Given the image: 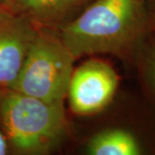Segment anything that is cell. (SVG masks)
Returning <instances> with one entry per match:
<instances>
[{
	"label": "cell",
	"mask_w": 155,
	"mask_h": 155,
	"mask_svg": "<svg viewBox=\"0 0 155 155\" xmlns=\"http://www.w3.org/2000/svg\"><path fill=\"white\" fill-rule=\"evenodd\" d=\"M8 151V141L5 134L0 129V155L6 154Z\"/></svg>",
	"instance_id": "30bf717a"
},
{
	"label": "cell",
	"mask_w": 155,
	"mask_h": 155,
	"mask_svg": "<svg viewBox=\"0 0 155 155\" xmlns=\"http://www.w3.org/2000/svg\"><path fill=\"white\" fill-rule=\"evenodd\" d=\"M83 0H10L15 14L35 27H53L67 18Z\"/></svg>",
	"instance_id": "8992f818"
},
{
	"label": "cell",
	"mask_w": 155,
	"mask_h": 155,
	"mask_svg": "<svg viewBox=\"0 0 155 155\" xmlns=\"http://www.w3.org/2000/svg\"><path fill=\"white\" fill-rule=\"evenodd\" d=\"M119 84L118 75L111 66L100 60H90L72 72L67 95L72 110L87 116L108 105Z\"/></svg>",
	"instance_id": "277c9868"
},
{
	"label": "cell",
	"mask_w": 155,
	"mask_h": 155,
	"mask_svg": "<svg viewBox=\"0 0 155 155\" xmlns=\"http://www.w3.org/2000/svg\"><path fill=\"white\" fill-rule=\"evenodd\" d=\"M0 124L7 140L17 149L48 150L65 131L63 102L49 103L12 89H0Z\"/></svg>",
	"instance_id": "7a4b0ae2"
},
{
	"label": "cell",
	"mask_w": 155,
	"mask_h": 155,
	"mask_svg": "<svg viewBox=\"0 0 155 155\" xmlns=\"http://www.w3.org/2000/svg\"><path fill=\"white\" fill-rule=\"evenodd\" d=\"M148 28L145 0H97L61 28L60 37L75 59L97 54L126 55Z\"/></svg>",
	"instance_id": "6da1fadb"
},
{
	"label": "cell",
	"mask_w": 155,
	"mask_h": 155,
	"mask_svg": "<svg viewBox=\"0 0 155 155\" xmlns=\"http://www.w3.org/2000/svg\"><path fill=\"white\" fill-rule=\"evenodd\" d=\"M74 60L60 35L37 29L20 72L10 89L49 103L63 102Z\"/></svg>",
	"instance_id": "3957f363"
},
{
	"label": "cell",
	"mask_w": 155,
	"mask_h": 155,
	"mask_svg": "<svg viewBox=\"0 0 155 155\" xmlns=\"http://www.w3.org/2000/svg\"><path fill=\"white\" fill-rule=\"evenodd\" d=\"M9 13H14L11 9L10 0H0V16Z\"/></svg>",
	"instance_id": "9c48e42d"
},
{
	"label": "cell",
	"mask_w": 155,
	"mask_h": 155,
	"mask_svg": "<svg viewBox=\"0 0 155 155\" xmlns=\"http://www.w3.org/2000/svg\"><path fill=\"white\" fill-rule=\"evenodd\" d=\"M145 55L144 67L146 78L155 97V42L148 48Z\"/></svg>",
	"instance_id": "ba28073f"
},
{
	"label": "cell",
	"mask_w": 155,
	"mask_h": 155,
	"mask_svg": "<svg viewBox=\"0 0 155 155\" xmlns=\"http://www.w3.org/2000/svg\"><path fill=\"white\" fill-rule=\"evenodd\" d=\"M88 152L92 155H137L140 153V148L130 133L122 129H111L91 139Z\"/></svg>",
	"instance_id": "52a82bcc"
},
{
	"label": "cell",
	"mask_w": 155,
	"mask_h": 155,
	"mask_svg": "<svg viewBox=\"0 0 155 155\" xmlns=\"http://www.w3.org/2000/svg\"><path fill=\"white\" fill-rule=\"evenodd\" d=\"M37 28L21 16H0V89L16 81Z\"/></svg>",
	"instance_id": "5b68a950"
}]
</instances>
